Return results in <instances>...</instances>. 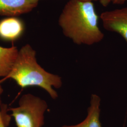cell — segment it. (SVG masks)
Returning a JSON list of instances; mask_svg holds the SVG:
<instances>
[{
    "label": "cell",
    "mask_w": 127,
    "mask_h": 127,
    "mask_svg": "<svg viewBox=\"0 0 127 127\" xmlns=\"http://www.w3.org/2000/svg\"><path fill=\"white\" fill-rule=\"evenodd\" d=\"M98 20L93 1L70 0L59 16V24L64 35L75 44L92 45L104 38Z\"/></svg>",
    "instance_id": "cell-1"
},
{
    "label": "cell",
    "mask_w": 127,
    "mask_h": 127,
    "mask_svg": "<svg viewBox=\"0 0 127 127\" xmlns=\"http://www.w3.org/2000/svg\"><path fill=\"white\" fill-rule=\"evenodd\" d=\"M13 79L22 88L39 87L53 99L58 97L54 88L59 89L63 83L61 77L46 71L37 63L36 51L29 44L24 46L18 50L11 70L4 79Z\"/></svg>",
    "instance_id": "cell-2"
},
{
    "label": "cell",
    "mask_w": 127,
    "mask_h": 127,
    "mask_svg": "<svg viewBox=\"0 0 127 127\" xmlns=\"http://www.w3.org/2000/svg\"><path fill=\"white\" fill-rule=\"evenodd\" d=\"M48 108L45 101L39 97L26 94L19 99L18 106L8 109L11 112L17 127H42L44 114Z\"/></svg>",
    "instance_id": "cell-3"
},
{
    "label": "cell",
    "mask_w": 127,
    "mask_h": 127,
    "mask_svg": "<svg viewBox=\"0 0 127 127\" xmlns=\"http://www.w3.org/2000/svg\"><path fill=\"white\" fill-rule=\"evenodd\" d=\"M100 18L105 30L119 34L127 42V7L104 11Z\"/></svg>",
    "instance_id": "cell-4"
},
{
    "label": "cell",
    "mask_w": 127,
    "mask_h": 127,
    "mask_svg": "<svg viewBox=\"0 0 127 127\" xmlns=\"http://www.w3.org/2000/svg\"><path fill=\"white\" fill-rule=\"evenodd\" d=\"M40 0H0V15L16 17L32 11Z\"/></svg>",
    "instance_id": "cell-5"
},
{
    "label": "cell",
    "mask_w": 127,
    "mask_h": 127,
    "mask_svg": "<svg viewBox=\"0 0 127 127\" xmlns=\"http://www.w3.org/2000/svg\"><path fill=\"white\" fill-rule=\"evenodd\" d=\"M25 31L23 21L16 17H9L0 21V39L13 42L22 36Z\"/></svg>",
    "instance_id": "cell-6"
},
{
    "label": "cell",
    "mask_w": 127,
    "mask_h": 127,
    "mask_svg": "<svg viewBox=\"0 0 127 127\" xmlns=\"http://www.w3.org/2000/svg\"><path fill=\"white\" fill-rule=\"evenodd\" d=\"M101 98L96 94L91 95L90 105L88 108L86 118L76 125H64L61 127H102L100 121Z\"/></svg>",
    "instance_id": "cell-7"
},
{
    "label": "cell",
    "mask_w": 127,
    "mask_h": 127,
    "mask_svg": "<svg viewBox=\"0 0 127 127\" xmlns=\"http://www.w3.org/2000/svg\"><path fill=\"white\" fill-rule=\"evenodd\" d=\"M15 46L4 48L0 46V77L7 76L18 54Z\"/></svg>",
    "instance_id": "cell-8"
},
{
    "label": "cell",
    "mask_w": 127,
    "mask_h": 127,
    "mask_svg": "<svg viewBox=\"0 0 127 127\" xmlns=\"http://www.w3.org/2000/svg\"><path fill=\"white\" fill-rule=\"evenodd\" d=\"M8 109L5 104H1L0 108V127H7L9 125L11 116L7 114Z\"/></svg>",
    "instance_id": "cell-9"
},
{
    "label": "cell",
    "mask_w": 127,
    "mask_h": 127,
    "mask_svg": "<svg viewBox=\"0 0 127 127\" xmlns=\"http://www.w3.org/2000/svg\"><path fill=\"white\" fill-rule=\"evenodd\" d=\"M99 1L101 4L104 7H107L111 2H112V0H99Z\"/></svg>",
    "instance_id": "cell-10"
},
{
    "label": "cell",
    "mask_w": 127,
    "mask_h": 127,
    "mask_svg": "<svg viewBox=\"0 0 127 127\" xmlns=\"http://www.w3.org/2000/svg\"><path fill=\"white\" fill-rule=\"evenodd\" d=\"M127 1V0H112V2L114 4L122 5Z\"/></svg>",
    "instance_id": "cell-11"
},
{
    "label": "cell",
    "mask_w": 127,
    "mask_h": 127,
    "mask_svg": "<svg viewBox=\"0 0 127 127\" xmlns=\"http://www.w3.org/2000/svg\"><path fill=\"white\" fill-rule=\"evenodd\" d=\"M3 92V89L1 85V82H0V95H1Z\"/></svg>",
    "instance_id": "cell-12"
},
{
    "label": "cell",
    "mask_w": 127,
    "mask_h": 127,
    "mask_svg": "<svg viewBox=\"0 0 127 127\" xmlns=\"http://www.w3.org/2000/svg\"><path fill=\"white\" fill-rule=\"evenodd\" d=\"M88 0V1H97V0Z\"/></svg>",
    "instance_id": "cell-13"
},
{
    "label": "cell",
    "mask_w": 127,
    "mask_h": 127,
    "mask_svg": "<svg viewBox=\"0 0 127 127\" xmlns=\"http://www.w3.org/2000/svg\"><path fill=\"white\" fill-rule=\"evenodd\" d=\"M1 101H0V106H1Z\"/></svg>",
    "instance_id": "cell-14"
}]
</instances>
